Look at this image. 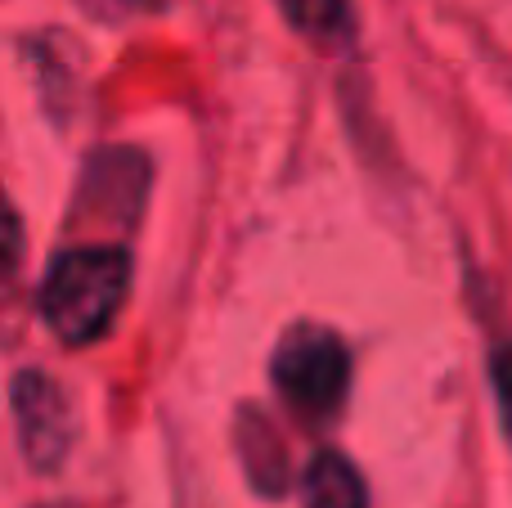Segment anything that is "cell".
Wrapping results in <instances>:
<instances>
[{"instance_id": "cell-1", "label": "cell", "mask_w": 512, "mask_h": 508, "mask_svg": "<svg viewBox=\"0 0 512 508\" xmlns=\"http://www.w3.org/2000/svg\"><path fill=\"white\" fill-rule=\"evenodd\" d=\"M126 284H131V261L122 248H104V243L68 248L45 270L41 315L59 342L86 347L113 329L126 302Z\"/></svg>"}, {"instance_id": "cell-2", "label": "cell", "mask_w": 512, "mask_h": 508, "mask_svg": "<svg viewBox=\"0 0 512 508\" xmlns=\"http://www.w3.org/2000/svg\"><path fill=\"white\" fill-rule=\"evenodd\" d=\"M346 383H351V356H346V342L333 329L301 324L274 351V387L297 410L306 414L333 410L342 401Z\"/></svg>"}, {"instance_id": "cell-3", "label": "cell", "mask_w": 512, "mask_h": 508, "mask_svg": "<svg viewBox=\"0 0 512 508\" xmlns=\"http://www.w3.org/2000/svg\"><path fill=\"white\" fill-rule=\"evenodd\" d=\"M9 410H14L18 450L36 473H54L72 446V410L63 387L41 369H23L9 383Z\"/></svg>"}, {"instance_id": "cell-4", "label": "cell", "mask_w": 512, "mask_h": 508, "mask_svg": "<svg viewBox=\"0 0 512 508\" xmlns=\"http://www.w3.org/2000/svg\"><path fill=\"white\" fill-rule=\"evenodd\" d=\"M301 495H306V508H364L360 473H355L351 459L337 455V450H328V455H319L315 464H310Z\"/></svg>"}, {"instance_id": "cell-5", "label": "cell", "mask_w": 512, "mask_h": 508, "mask_svg": "<svg viewBox=\"0 0 512 508\" xmlns=\"http://www.w3.org/2000/svg\"><path fill=\"white\" fill-rule=\"evenodd\" d=\"M279 5L297 32L319 36V41L337 36L346 27V18H351V0H279Z\"/></svg>"}, {"instance_id": "cell-6", "label": "cell", "mask_w": 512, "mask_h": 508, "mask_svg": "<svg viewBox=\"0 0 512 508\" xmlns=\"http://www.w3.org/2000/svg\"><path fill=\"white\" fill-rule=\"evenodd\" d=\"M490 378H495V396H499V419H504V428L512 437V342H504V347L495 351Z\"/></svg>"}, {"instance_id": "cell-7", "label": "cell", "mask_w": 512, "mask_h": 508, "mask_svg": "<svg viewBox=\"0 0 512 508\" xmlns=\"http://www.w3.org/2000/svg\"><path fill=\"white\" fill-rule=\"evenodd\" d=\"M108 5H126V9H135V5H149V0H108Z\"/></svg>"}]
</instances>
